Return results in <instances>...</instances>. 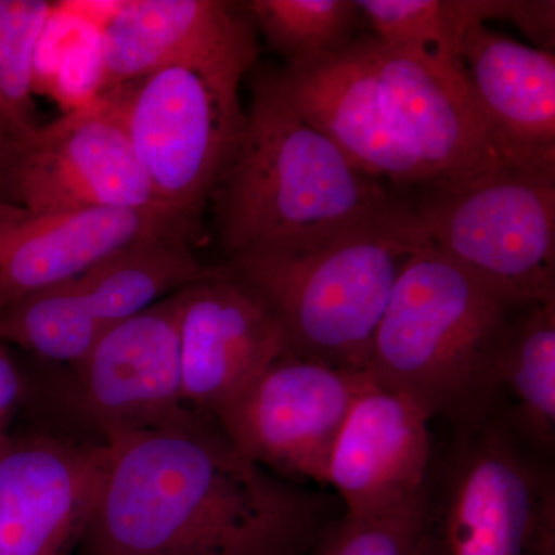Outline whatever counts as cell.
<instances>
[{
    "label": "cell",
    "instance_id": "1",
    "mask_svg": "<svg viewBox=\"0 0 555 555\" xmlns=\"http://www.w3.org/2000/svg\"><path fill=\"white\" fill-rule=\"evenodd\" d=\"M75 555H310L338 500L244 455L211 415L107 441Z\"/></svg>",
    "mask_w": 555,
    "mask_h": 555
},
{
    "label": "cell",
    "instance_id": "2",
    "mask_svg": "<svg viewBox=\"0 0 555 555\" xmlns=\"http://www.w3.org/2000/svg\"><path fill=\"white\" fill-rule=\"evenodd\" d=\"M280 76L301 115L378 181L418 190L520 169L489 129L463 68L429 51L364 38Z\"/></svg>",
    "mask_w": 555,
    "mask_h": 555
},
{
    "label": "cell",
    "instance_id": "3",
    "mask_svg": "<svg viewBox=\"0 0 555 555\" xmlns=\"http://www.w3.org/2000/svg\"><path fill=\"white\" fill-rule=\"evenodd\" d=\"M427 241L412 201L393 195L320 238L255 248L221 268L272 309L288 350L366 371L398 278Z\"/></svg>",
    "mask_w": 555,
    "mask_h": 555
},
{
    "label": "cell",
    "instance_id": "4",
    "mask_svg": "<svg viewBox=\"0 0 555 555\" xmlns=\"http://www.w3.org/2000/svg\"><path fill=\"white\" fill-rule=\"evenodd\" d=\"M517 305L427 241L382 318L366 372L451 433L495 414L496 374Z\"/></svg>",
    "mask_w": 555,
    "mask_h": 555
},
{
    "label": "cell",
    "instance_id": "5",
    "mask_svg": "<svg viewBox=\"0 0 555 555\" xmlns=\"http://www.w3.org/2000/svg\"><path fill=\"white\" fill-rule=\"evenodd\" d=\"M392 196L301 115L280 72H268L255 79L238 142L210 201L219 244L232 258L320 238Z\"/></svg>",
    "mask_w": 555,
    "mask_h": 555
},
{
    "label": "cell",
    "instance_id": "6",
    "mask_svg": "<svg viewBox=\"0 0 555 555\" xmlns=\"http://www.w3.org/2000/svg\"><path fill=\"white\" fill-rule=\"evenodd\" d=\"M418 555H555L554 460L499 416L434 452Z\"/></svg>",
    "mask_w": 555,
    "mask_h": 555
},
{
    "label": "cell",
    "instance_id": "7",
    "mask_svg": "<svg viewBox=\"0 0 555 555\" xmlns=\"http://www.w3.org/2000/svg\"><path fill=\"white\" fill-rule=\"evenodd\" d=\"M248 72L235 62L182 61L102 93L115 102L160 206L190 229L238 142Z\"/></svg>",
    "mask_w": 555,
    "mask_h": 555
},
{
    "label": "cell",
    "instance_id": "8",
    "mask_svg": "<svg viewBox=\"0 0 555 555\" xmlns=\"http://www.w3.org/2000/svg\"><path fill=\"white\" fill-rule=\"evenodd\" d=\"M427 240L521 306L555 299V175L506 169L418 189Z\"/></svg>",
    "mask_w": 555,
    "mask_h": 555
},
{
    "label": "cell",
    "instance_id": "9",
    "mask_svg": "<svg viewBox=\"0 0 555 555\" xmlns=\"http://www.w3.org/2000/svg\"><path fill=\"white\" fill-rule=\"evenodd\" d=\"M372 378L287 350L214 418L236 448L278 476L327 486L332 449Z\"/></svg>",
    "mask_w": 555,
    "mask_h": 555
},
{
    "label": "cell",
    "instance_id": "10",
    "mask_svg": "<svg viewBox=\"0 0 555 555\" xmlns=\"http://www.w3.org/2000/svg\"><path fill=\"white\" fill-rule=\"evenodd\" d=\"M13 203L43 211L107 208L173 218L156 198L108 94L40 127L17 158Z\"/></svg>",
    "mask_w": 555,
    "mask_h": 555
},
{
    "label": "cell",
    "instance_id": "11",
    "mask_svg": "<svg viewBox=\"0 0 555 555\" xmlns=\"http://www.w3.org/2000/svg\"><path fill=\"white\" fill-rule=\"evenodd\" d=\"M181 291L109 327L72 364L73 406L100 440L181 425L196 411L182 397Z\"/></svg>",
    "mask_w": 555,
    "mask_h": 555
},
{
    "label": "cell",
    "instance_id": "12",
    "mask_svg": "<svg viewBox=\"0 0 555 555\" xmlns=\"http://www.w3.org/2000/svg\"><path fill=\"white\" fill-rule=\"evenodd\" d=\"M107 441L49 430L0 440V555H75L96 511Z\"/></svg>",
    "mask_w": 555,
    "mask_h": 555
},
{
    "label": "cell",
    "instance_id": "13",
    "mask_svg": "<svg viewBox=\"0 0 555 555\" xmlns=\"http://www.w3.org/2000/svg\"><path fill=\"white\" fill-rule=\"evenodd\" d=\"M287 350L272 309L221 266L182 288V397L193 411L214 416Z\"/></svg>",
    "mask_w": 555,
    "mask_h": 555
},
{
    "label": "cell",
    "instance_id": "14",
    "mask_svg": "<svg viewBox=\"0 0 555 555\" xmlns=\"http://www.w3.org/2000/svg\"><path fill=\"white\" fill-rule=\"evenodd\" d=\"M430 420L414 401L371 383L357 398L332 449L327 486L347 518L418 505L433 466Z\"/></svg>",
    "mask_w": 555,
    "mask_h": 555
},
{
    "label": "cell",
    "instance_id": "15",
    "mask_svg": "<svg viewBox=\"0 0 555 555\" xmlns=\"http://www.w3.org/2000/svg\"><path fill=\"white\" fill-rule=\"evenodd\" d=\"M100 50L102 94L182 61L235 62L251 68L258 42L243 3L129 0L102 25Z\"/></svg>",
    "mask_w": 555,
    "mask_h": 555
},
{
    "label": "cell",
    "instance_id": "16",
    "mask_svg": "<svg viewBox=\"0 0 555 555\" xmlns=\"http://www.w3.org/2000/svg\"><path fill=\"white\" fill-rule=\"evenodd\" d=\"M167 232L192 238L195 230L144 211H43L0 203V308L82 275L119 248Z\"/></svg>",
    "mask_w": 555,
    "mask_h": 555
},
{
    "label": "cell",
    "instance_id": "17",
    "mask_svg": "<svg viewBox=\"0 0 555 555\" xmlns=\"http://www.w3.org/2000/svg\"><path fill=\"white\" fill-rule=\"evenodd\" d=\"M460 62L500 147L520 169L555 175V57L470 22Z\"/></svg>",
    "mask_w": 555,
    "mask_h": 555
},
{
    "label": "cell",
    "instance_id": "18",
    "mask_svg": "<svg viewBox=\"0 0 555 555\" xmlns=\"http://www.w3.org/2000/svg\"><path fill=\"white\" fill-rule=\"evenodd\" d=\"M494 416L539 454L555 455V299L518 309L503 343Z\"/></svg>",
    "mask_w": 555,
    "mask_h": 555
},
{
    "label": "cell",
    "instance_id": "19",
    "mask_svg": "<svg viewBox=\"0 0 555 555\" xmlns=\"http://www.w3.org/2000/svg\"><path fill=\"white\" fill-rule=\"evenodd\" d=\"M185 233L167 232L113 251L78 276L104 331L214 272Z\"/></svg>",
    "mask_w": 555,
    "mask_h": 555
},
{
    "label": "cell",
    "instance_id": "20",
    "mask_svg": "<svg viewBox=\"0 0 555 555\" xmlns=\"http://www.w3.org/2000/svg\"><path fill=\"white\" fill-rule=\"evenodd\" d=\"M104 332L78 276L0 308V341L51 363H78Z\"/></svg>",
    "mask_w": 555,
    "mask_h": 555
},
{
    "label": "cell",
    "instance_id": "21",
    "mask_svg": "<svg viewBox=\"0 0 555 555\" xmlns=\"http://www.w3.org/2000/svg\"><path fill=\"white\" fill-rule=\"evenodd\" d=\"M57 10L49 0H0V144L22 152L40 129L36 65Z\"/></svg>",
    "mask_w": 555,
    "mask_h": 555
},
{
    "label": "cell",
    "instance_id": "22",
    "mask_svg": "<svg viewBox=\"0 0 555 555\" xmlns=\"http://www.w3.org/2000/svg\"><path fill=\"white\" fill-rule=\"evenodd\" d=\"M243 7L288 69L345 50L361 20L356 0H251Z\"/></svg>",
    "mask_w": 555,
    "mask_h": 555
},
{
    "label": "cell",
    "instance_id": "23",
    "mask_svg": "<svg viewBox=\"0 0 555 555\" xmlns=\"http://www.w3.org/2000/svg\"><path fill=\"white\" fill-rule=\"evenodd\" d=\"M377 39L387 46L425 50L462 67L460 43L470 24L465 0H358Z\"/></svg>",
    "mask_w": 555,
    "mask_h": 555
},
{
    "label": "cell",
    "instance_id": "24",
    "mask_svg": "<svg viewBox=\"0 0 555 555\" xmlns=\"http://www.w3.org/2000/svg\"><path fill=\"white\" fill-rule=\"evenodd\" d=\"M422 509L420 502L386 516L347 518L341 514L310 555H418Z\"/></svg>",
    "mask_w": 555,
    "mask_h": 555
},
{
    "label": "cell",
    "instance_id": "25",
    "mask_svg": "<svg viewBox=\"0 0 555 555\" xmlns=\"http://www.w3.org/2000/svg\"><path fill=\"white\" fill-rule=\"evenodd\" d=\"M470 20L483 22L505 20L539 43L540 50L553 51L555 38V3L553 0H466Z\"/></svg>",
    "mask_w": 555,
    "mask_h": 555
},
{
    "label": "cell",
    "instance_id": "26",
    "mask_svg": "<svg viewBox=\"0 0 555 555\" xmlns=\"http://www.w3.org/2000/svg\"><path fill=\"white\" fill-rule=\"evenodd\" d=\"M30 393V385L25 377L10 346L0 341V440L9 436L17 412L24 406Z\"/></svg>",
    "mask_w": 555,
    "mask_h": 555
},
{
    "label": "cell",
    "instance_id": "27",
    "mask_svg": "<svg viewBox=\"0 0 555 555\" xmlns=\"http://www.w3.org/2000/svg\"><path fill=\"white\" fill-rule=\"evenodd\" d=\"M20 152L0 144V203H13V178Z\"/></svg>",
    "mask_w": 555,
    "mask_h": 555
}]
</instances>
